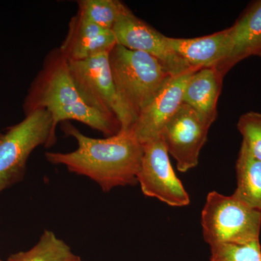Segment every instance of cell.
<instances>
[{
  "label": "cell",
  "instance_id": "obj_1",
  "mask_svg": "<svg viewBox=\"0 0 261 261\" xmlns=\"http://www.w3.org/2000/svg\"><path fill=\"white\" fill-rule=\"evenodd\" d=\"M62 130L76 140L78 147L69 152H47L48 162L90 178L105 192L115 187L137 185L143 145L133 130H121L103 139L84 135L68 123L62 126Z\"/></svg>",
  "mask_w": 261,
  "mask_h": 261
},
{
  "label": "cell",
  "instance_id": "obj_2",
  "mask_svg": "<svg viewBox=\"0 0 261 261\" xmlns=\"http://www.w3.org/2000/svg\"><path fill=\"white\" fill-rule=\"evenodd\" d=\"M24 113L45 110L50 113L53 130L60 123L76 121L101 132L106 137L121 130L119 122L89 106L82 97L70 75L68 61L59 47L51 49L25 96Z\"/></svg>",
  "mask_w": 261,
  "mask_h": 261
},
{
  "label": "cell",
  "instance_id": "obj_3",
  "mask_svg": "<svg viewBox=\"0 0 261 261\" xmlns=\"http://www.w3.org/2000/svg\"><path fill=\"white\" fill-rule=\"evenodd\" d=\"M109 63L117 93L137 118L171 77L153 57L118 44Z\"/></svg>",
  "mask_w": 261,
  "mask_h": 261
},
{
  "label": "cell",
  "instance_id": "obj_4",
  "mask_svg": "<svg viewBox=\"0 0 261 261\" xmlns=\"http://www.w3.org/2000/svg\"><path fill=\"white\" fill-rule=\"evenodd\" d=\"M202 233L211 247L223 243L245 244L259 240L261 211L233 195L211 192L201 215Z\"/></svg>",
  "mask_w": 261,
  "mask_h": 261
},
{
  "label": "cell",
  "instance_id": "obj_5",
  "mask_svg": "<svg viewBox=\"0 0 261 261\" xmlns=\"http://www.w3.org/2000/svg\"><path fill=\"white\" fill-rule=\"evenodd\" d=\"M50 113L37 110L0 138V192L23 178L31 154L39 146L51 147L56 143Z\"/></svg>",
  "mask_w": 261,
  "mask_h": 261
},
{
  "label": "cell",
  "instance_id": "obj_6",
  "mask_svg": "<svg viewBox=\"0 0 261 261\" xmlns=\"http://www.w3.org/2000/svg\"><path fill=\"white\" fill-rule=\"evenodd\" d=\"M109 53L68 61L70 75L89 106L119 122L121 130H132L137 117L117 93L109 63Z\"/></svg>",
  "mask_w": 261,
  "mask_h": 261
},
{
  "label": "cell",
  "instance_id": "obj_7",
  "mask_svg": "<svg viewBox=\"0 0 261 261\" xmlns=\"http://www.w3.org/2000/svg\"><path fill=\"white\" fill-rule=\"evenodd\" d=\"M137 183L144 195L168 205L184 207L190 204V196L173 171L162 137L143 145Z\"/></svg>",
  "mask_w": 261,
  "mask_h": 261
},
{
  "label": "cell",
  "instance_id": "obj_8",
  "mask_svg": "<svg viewBox=\"0 0 261 261\" xmlns=\"http://www.w3.org/2000/svg\"><path fill=\"white\" fill-rule=\"evenodd\" d=\"M211 126L184 103L165 126L161 137L168 154L176 160L178 171L185 173L198 165Z\"/></svg>",
  "mask_w": 261,
  "mask_h": 261
},
{
  "label": "cell",
  "instance_id": "obj_9",
  "mask_svg": "<svg viewBox=\"0 0 261 261\" xmlns=\"http://www.w3.org/2000/svg\"><path fill=\"white\" fill-rule=\"evenodd\" d=\"M112 31L117 44L153 57L171 76L181 74L192 68L171 49L167 37L135 14L122 19L115 25Z\"/></svg>",
  "mask_w": 261,
  "mask_h": 261
},
{
  "label": "cell",
  "instance_id": "obj_10",
  "mask_svg": "<svg viewBox=\"0 0 261 261\" xmlns=\"http://www.w3.org/2000/svg\"><path fill=\"white\" fill-rule=\"evenodd\" d=\"M197 70L192 68L181 74L171 76L141 111L132 130L142 145L161 137L165 126L183 104L187 82Z\"/></svg>",
  "mask_w": 261,
  "mask_h": 261
},
{
  "label": "cell",
  "instance_id": "obj_11",
  "mask_svg": "<svg viewBox=\"0 0 261 261\" xmlns=\"http://www.w3.org/2000/svg\"><path fill=\"white\" fill-rule=\"evenodd\" d=\"M116 44L112 30L103 29L77 13L70 20L59 49L67 61H82L108 53Z\"/></svg>",
  "mask_w": 261,
  "mask_h": 261
},
{
  "label": "cell",
  "instance_id": "obj_12",
  "mask_svg": "<svg viewBox=\"0 0 261 261\" xmlns=\"http://www.w3.org/2000/svg\"><path fill=\"white\" fill-rule=\"evenodd\" d=\"M170 47L191 68L201 69L224 64L231 50L228 29L204 37L183 39L168 37Z\"/></svg>",
  "mask_w": 261,
  "mask_h": 261
},
{
  "label": "cell",
  "instance_id": "obj_13",
  "mask_svg": "<svg viewBox=\"0 0 261 261\" xmlns=\"http://www.w3.org/2000/svg\"><path fill=\"white\" fill-rule=\"evenodd\" d=\"M231 50L218 68L223 75L240 61L254 56L261 44V0L250 5L233 25L228 28Z\"/></svg>",
  "mask_w": 261,
  "mask_h": 261
},
{
  "label": "cell",
  "instance_id": "obj_14",
  "mask_svg": "<svg viewBox=\"0 0 261 261\" xmlns=\"http://www.w3.org/2000/svg\"><path fill=\"white\" fill-rule=\"evenodd\" d=\"M224 75L215 68L196 70L187 82L184 92L183 103L209 124L217 117V103Z\"/></svg>",
  "mask_w": 261,
  "mask_h": 261
},
{
  "label": "cell",
  "instance_id": "obj_15",
  "mask_svg": "<svg viewBox=\"0 0 261 261\" xmlns=\"http://www.w3.org/2000/svg\"><path fill=\"white\" fill-rule=\"evenodd\" d=\"M238 187L233 195L247 205L261 211V161L242 143L236 164Z\"/></svg>",
  "mask_w": 261,
  "mask_h": 261
},
{
  "label": "cell",
  "instance_id": "obj_16",
  "mask_svg": "<svg viewBox=\"0 0 261 261\" xmlns=\"http://www.w3.org/2000/svg\"><path fill=\"white\" fill-rule=\"evenodd\" d=\"M8 261H82L69 245L50 230H44L37 243L27 251L12 254Z\"/></svg>",
  "mask_w": 261,
  "mask_h": 261
},
{
  "label": "cell",
  "instance_id": "obj_17",
  "mask_svg": "<svg viewBox=\"0 0 261 261\" xmlns=\"http://www.w3.org/2000/svg\"><path fill=\"white\" fill-rule=\"evenodd\" d=\"M78 13L92 23L108 30L122 19L133 15L124 3L118 0H80Z\"/></svg>",
  "mask_w": 261,
  "mask_h": 261
},
{
  "label": "cell",
  "instance_id": "obj_18",
  "mask_svg": "<svg viewBox=\"0 0 261 261\" xmlns=\"http://www.w3.org/2000/svg\"><path fill=\"white\" fill-rule=\"evenodd\" d=\"M211 247L209 261H261L259 240L245 244H219Z\"/></svg>",
  "mask_w": 261,
  "mask_h": 261
},
{
  "label": "cell",
  "instance_id": "obj_19",
  "mask_svg": "<svg viewBox=\"0 0 261 261\" xmlns=\"http://www.w3.org/2000/svg\"><path fill=\"white\" fill-rule=\"evenodd\" d=\"M238 128L250 153L261 161V113L250 111L238 120Z\"/></svg>",
  "mask_w": 261,
  "mask_h": 261
},
{
  "label": "cell",
  "instance_id": "obj_20",
  "mask_svg": "<svg viewBox=\"0 0 261 261\" xmlns=\"http://www.w3.org/2000/svg\"><path fill=\"white\" fill-rule=\"evenodd\" d=\"M254 56H259L261 58V44L260 47H258V49H257L256 51H255V54H254Z\"/></svg>",
  "mask_w": 261,
  "mask_h": 261
},
{
  "label": "cell",
  "instance_id": "obj_21",
  "mask_svg": "<svg viewBox=\"0 0 261 261\" xmlns=\"http://www.w3.org/2000/svg\"><path fill=\"white\" fill-rule=\"evenodd\" d=\"M2 136H3V134H2L1 132H0V138H1Z\"/></svg>",
  "mask_w": 261,
  "mask_h": 261
},
{
  "label": "cell",
  "instance_id": "obj_22",
  "mask_svg": "<svg viewBox=\"0 0 261 261\" xmlns=\"http://www.w3.org/2000/svg\"><path fill=\"white\" fill-rule=\"evenodd\" d=\"M0 261H3V260H2L1 259H0Z\"/></svg>",
  "mask_w": 261,
  "mask_h": 261
}]
</instances>
